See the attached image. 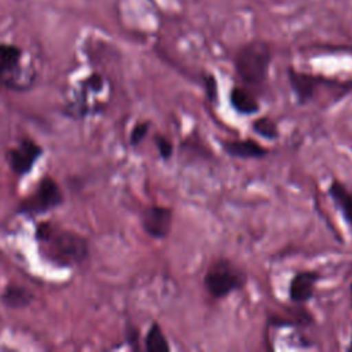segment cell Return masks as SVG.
<instances>
[{
    "instance_id": "8fae6325",
    "label": "cell",
    "mask_w": 352,
    "mask_h": 352,
    "mask_svg": "<svg viewBox=\"0 0 352 352\" xmlns=\"http://www.w3.org/2000/svg\"><path fill=\"white\" fill-rule=\"evenodd\" d=\"M230 104L231 107L242 116H253L258 113L260 103L250 94V91L242 87H232L230 91Z\"/></svg>"
},
{
    "instance_id": "ffe728a7",
    "label": "cell",
    "mask_w": 352,
    "mask_h": 352,
    "mask_svg": "<svg viewBox=\"0 0 352 352\" xmlns=\"http://www.w3.org/2000/svg\"><path fill=\"white\" fill-rule=\"evenodd\" d=\"M346 351H348V352H352V338H351V341H349V345L346 346Z\"/></svg>"
},
{
    "instance_id": "7c38bea8",
    "label": "cell",
    "mask_w": 352,
    "mask_h": 352,
    "mask_svg": "<svg viewBox=\"0 0 352 352\" xmlns=\"http://www.w3.org/2000/svg\"><path fill=\"white\" fill-rule=\"evenodd\" d=\"M327 192L336 208L341 212L344 220L348 224H352V194L345 188L341 182L336 179L330 183Z\"/></svg>"
},
{
    "instance_id": "3957f363",
    "label": "cell",
    "mask_w": 352,
    "mask_h": 352,
    "mask_svg": "<svg viewBox=\"0 0 352 352\" xmlns=\"http://www.w3.org/2000/svg\"><path fill=\"white\" fill-rule=\"evenodd\" d=\"M248 278L245 272L228 258L214 260L205 272L204 286L213 298H224L241 290Z\"/></svg>"
},
{
    "instance_id": "44dd1931",
    "label": "cell",
    "mask_w": 352,
    "mask_h": 352,
    "mask_svg": "<svg viewBox=\"0 0 352 352\" xmlns=\"http://www.w3.org/2000/svg\"><path fill=\"white\" fill-rule=\"evenodd\" d=\"M349 290H351V301H352V283H351V287H349Z\"/></svg>"
},
{
    "instance_id": "5b68a950",
    "label": "cell",
    "mask_w": 352,
    "mask_h": 352,
    "mask_svg": "<svg viewBox=\"0 0 352 352\" xmlns=\"http://www.w3.org/2000/svg\"><path fill=\"white\" fill-rule=\"evenodd\" d=\"M22 48L10 44L0 43V82L8 88L21 87L19 76L22 73Z\"/></svg>"
},
{
    "instance_id": "30bf717a",
    "label": "cell",
    "mask_w": 352,
    "mask_h": 352,
    "mask_svg": "<svg viewBox=\"0 0 352 352\" xmlns=\"http://www.w3.org/2000/svg\"><path fill=\"white\" fill-rule=\"evenodd\" d=\"M221 147L230 157L242 160H258L268 155V150L253 139L226 140L221 143Z\"/></svg>"
},
{
    "instance_id": "d6986e66",
    "label": "cell",
    "mask_w": 352,
    "mask_h": 352,
    "mask_svg": "<svg viewBox=\"0 0 352 352\" xmlns=\"http://www.w3.org/2000/svg\"><path fill=\"white\" fill-rule=\"evenodd\" d=\"M126 340L131 344V346L136 348V344H138V340H139V331L135 327H129L128 331H126Z\"/></svg>"
},
{
    "instance_id": "e0dca14e",
    "label": "cell",
    "mask_w": 352,
    "mask_h": 352,
    "mask_svg": "<svg viewBox=\"0 0 352 352\" xmlns=\"http://www.w3.org/2000/svg\"><path fill=\"white\" fill-rule=\"evenodd\" d=\"M202 81H204V87H205V95L208 98V100L210 102H216L217 100V81L216 77L212 73H204L202 74Z\"/></svg>"
},
{
    "instance_id": "6da1fadb",
    "label": "cell",
    "mask_w": 352,
    "mask_h": 352,
    "mask_svg": "<svg viewBox=\"0 0 352 352\" xmlns=\"http://www.w3.org/2000/svg\"><path fill=\"white\" fill-rule=\"evenodd\" d=\"M36 238L44 245L43 254L45 258L59 267L78 265L89 254V245L85 238L74 231L55 230L48 223L37 227Z\"/></svg>"
},
{
    "instance_id": "8992f818",
    "label": "cell",
    "mask_w": 352,
    "mask_h": 352,
    "mask_svg": "<svg viewBox=\"0 0 352 352\" xmlns=\"http://www.w3.org/2000/svg\"><path fill=\"white\" fill-rule=\"evenodd\" d=\"M173 223V210L168 206L153 205L142 213V227L147 235L155 239L166 238Z\"/></svg>"
},
{
    "instance_id": "2e32d148",
    "label": "cell",
    "mask_w": 352,
    "mask_h": 352,
    "mask_svg": "<svg viewBox=\"0 0 352 352\" xmlns=\"http://www.w3.org/2000/svg\"><path fill=\"white\" fill-rule=\"evenodd\" d=\"M154 143H155V147L158 150V154L160 157L166 161L169 160L172 155H173V143L164 135H155L154 136Z\"/></svg>"
},
{
    "instance_id": "ac0fdd59",
    "label": "cell",
    "mask_w": 352,
    "mask_h": 352,
    "mask_svg": "<svg viewBox=\"0 0 352 352\" xmlns=\"http://www.w3.org/2000/svg\"><path fill=\"white\" fill-rule=\"evenodd\" d=\"M148 128H150V122L147 121H143V122H138L132 131H131V135H129V143L131 146H138L147 135L148 132Z\"/></svg>"
},
{
    "instance_id": "9a60e30c",
    "label": "cell",
    "mask_w": 352,
    "mask_h": 352,
    "mask_svg": "<svg viewBox=\"0 0 352 352\" xmlns=\"http://www.w3.org/2000/svg\"><path fill=\"white\" fill-rule=\"evenodd\" d=\"M252 129L254 133L267 140H275L279 138V129L276 122L270 117H258L252 121Z\"/></svg>"
},
{
    "instance_id": "7a4b0ae2",
    "label": "cell",
    "mask_w": 352,
    "mask_h": 352,
    "mask_svg": "<svg viewBox=\"0 0 352 352\" xmlns=\"http://www.w3.org/2000/svg\"><path fill=\"white\" fill-rule=\"evenodd\" d=\"M272 51L267 41L254 38L242 44L234 55V69L239 80L246 85H261L270 72Z\"/></svg>"
},
{
    "instance_id": "ba28073f",
    "label": "cell",
    "mask_w": 352,
    "mask_h": 352,
    "mask_svg": "<svg viewBox=\"0 0 352 352\" xmlns=\"http://www.w3.org/2000/svg\"><path fill=\"white\" fill-rule=\"evenodd\" d=\"M319 280V272L316 271H300L289 283V298L294 304L308 302L315 293L316 283Z\"/></svg>"
},
{
    "instance_id": "52a82bcc",
    "label": "cell",
    "mask_w": 352,
    "mask_h": 352,
    "mask_svg": "<svg viewBox=\"0 0 352 352\" xmlns=\"http://www.w3.org/2000/svg\"><path fill=\"white\" fill-rule=\"evenodd\" d=\"M41 154L43 148L36 142L30 139H23L18 143L16 147L11 148L7 153V160L12 172L23 176L32 170Z\"/></svg>"
},
{
    "instance_id": "277c9868",
    "label": "cell",
    "mask_w": 352,
    "mask_h": 352,
    "mask_svg": "<svg viewBox=\"0 0 352 352\" xmlns=\"http://www.w3.org/2000/svg\"><path fill=\"white\" fill-rule=\"evenodd\" d=\"M63 202V194L59 184L50 176L43 177L36 190L22 199L18 205V213L37 216L58 208Z\"/></svg>"
},
{
    "instance_id": "5bb4252c",
    "label": "cell",
    "mask_w": 352,
    "mask_h": 352,
    "mask_svg": "<svg viewBox=\"0 0 352 352\" xmlns=\"http://www.w3.org/2000/svg\"><path fill=\"white\" fill-rule=\"evenodd\" d=\"M144 346L148 352H169L170 345L158 323H153L144 338Z\"/></svg>"
},
{
    "instance_id": "4fadbf2b",
    "label": "cell",
    "mask_w": 352,
    "mask_h": 352,
    "mask_svg": "<svg viewBox=\"0 0 352 352\" xmlns=\"http://www.w3.org/2000/svg\"><path fill=\"white\" fill-rule=\"evenodd\" d=\"M1 302L8 308H23L33 301V294L23 286L8 285L0 296Z\"/></svg>"
},
{
    "instance_id": "9c48e42d",
    "label": "cell",
    "mask_w": 352,
    "mask_h": 352,
    "mask_svg": "<svg viewBox=\"0 0 352 352\" xmlns=\"http://www.w3.org/2000/svg\"><path fill=\"white\" fill-rule=\"evenodd\" d=\"M287 80H289L292 92L294 94L300 104H305L314 98L318 85L322 81V78H319L318 76L298 72L293 67L287 69Z\"/></svg>"
}]
</instances>
